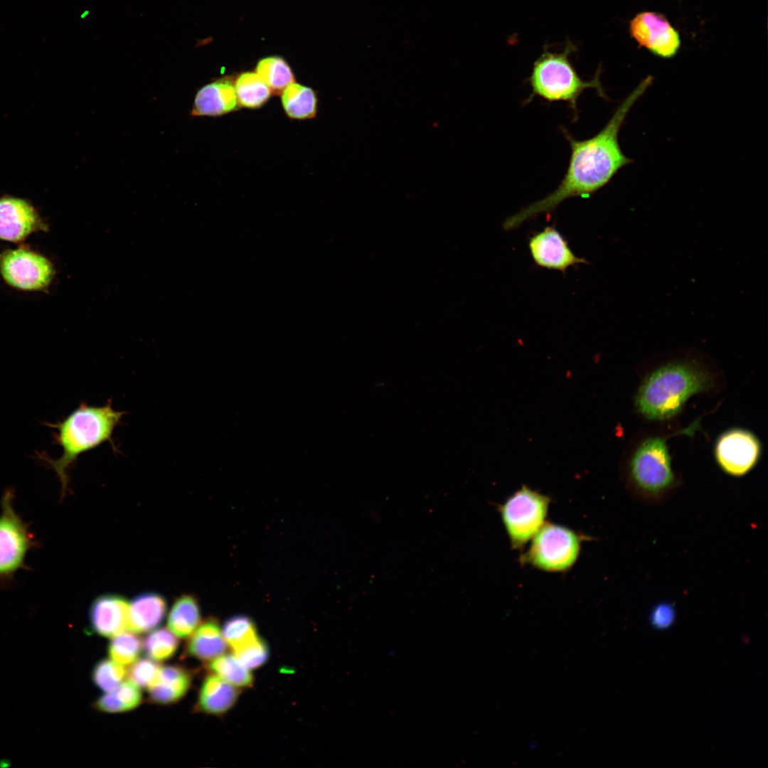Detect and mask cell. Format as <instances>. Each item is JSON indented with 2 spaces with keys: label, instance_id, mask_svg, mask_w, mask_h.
<instances>
[{
  "label": "cell",
  "instance_id": "obj_8",
  "mask_svg": "<svg viewBox=\"0 0 768 768\" xmlns=\"http://www.w3.org/2000/svg\"><path fill=\"white\" fill-rule=\"evenodd\" d=\"M14 496L6 490L1 500L0 580L11 579L24 568L28 553L37 545L28 524L14 509Z\"/></svg>",
  "mask_w": 768,
  "mask_h": 768
},
{
  "label": "cell",
  "instance_id": "obj_16",
  "mask_svg": "<svg viewBox=\"0 0 768 768\" xmlns=\"http://www.w3.org/2000/svg\"><path fill=\"white\" fill-rule=\"evenodd\" d=\"M167 603L159 593L146 592L134 597L129 603L127 629L134 633H144L156 629L164 620Z\"/></svg>",
  "mask_w": 768,
  "mask_h": 768
},
{
  "label": "cell",
  "instance_id": "obj_13",
  "mask_svg": "<svg viewBox=\"0 0 768 768\" xmlns=\"http://www.w3.org/2000/svg\"><path fill=\"white\" fill-rule=\"evenodd\" d=\"M530 254L538 267L562 272L570 267L588 262L572 252L567 240L554 227L547 226L534 233L528 241Z\"/></svg>",
  "mask_w": 768,
  "mask_h": 768
},
{
  "label": "cell",
  "instance_id": "obj_18",
  "mask_svg": "<svg viewBox=\"0 0 768 768\" xmlns=\"http://www.w3.org/2000/svg\"><path fill=\"white\" fill-rule=\"evenodd\" d=\"M188 638L186 654L201 661L213 660L223 654L228 646L217 621L212 618L199 624Z\"/></svg>",
  "mask_w": 768,
  "mask_h": 768
},
{
  "label": "cell",
  "instance_id": "obj_6",
  "mask_svg": "<svg viewBox=\"0 0 768 768\" xmlns=\"http://www.w3.org/2000/svg\"><path fill=\"white\" fill-rule=\"evenodd\" d=\"M530 541L521 563L547 572H564L577 561L582 539L569 528L545 522Z\"/></svg>",
  "mask_w": 768,
  "mask_h": 768
},
{
  "label": "cell",
  "instance_id": "obj_29",
  "mask_svg": "<svg viewBox=\"0 0 768 768\" xmlns=\"http://www.w3.org/2000/svg\"><path fill=\"white\" fill-rule=\"evenodd\" d=\"M222 633L227 644L234 649L257 636L252 622L246 617L238 616L226 622Z\"/></svg>",
  "mask_w": 768,
  "mask_h": 768
},
{
  "label": "cell",
  "instance_id": "obj_2",
  "mask_svg": "<svg viewBox=\"0 0 768 768\" xmlns=\"http://www.w3.org/2000/svg\"><path fill=\"white\" fill-rule=\"evenodd\" d=\"M125 412L115 410L111 400L102 406H91L86 402L72 411L63 420L48 424L56 430L54 439L62 447L63 454L57 459L41 454L39 458L56 473L61 484L62 497L69 484V470L82 454L105 442L114 447L112 436Z\"/></svg>",
  "mask_w": 768,
  "mask_h": 768
},
{
  "label": "cell",
  "instance_id": "obj_19",
  "mask_svg": "<svg viewBox=\"0 0 768 768\" xmlns=\"http://www.w3.org/2000/svg\"><path fill=\"white\" fill-rule=\"evenodd\" d=\"M238 695L237 687L214 673L210 674L201 687L196 708L205 713L220 715L233 705Z\"/></svg>",
  "mask_w": 768,
  "mask_h": 768
},
{
  "label": "cell",
  "instance_id": "obj_9",
  "mask_svg": "<svg viewBox=\"0 0 768 768\" xmlns=\"http://www.w3.org/2000/svg\"><path fill=\"white\" fill-rule=\"evenodd\" d=\"M0 274L9 286L23 291H46L55 270L44 255L19 246L0 253Z\"/></svg>",
  "mask_w": 768,
  "mask_h": 768
},
{
  "label": "cell",
  "instance_id": "obj_15",
  "mask_svg": "<svg viewBox=\"0 0 768 768\" xmlns=\"http://www.w3.org/2000/svg\"><path fill=\"white\" fill-rule=\"evenodd\" d=\"M238 100L234 85L228 80L210 82L196 94L191 114L215 117L234 110Z\"/></svg>",
  "mask_w": 768,
  "mask_h": 768
},
{
  "label": "cell",
  "instance_id": "obj_12",
  "mask_svg": "<svg viewBox=\"0 0 768 768\" xmlns=\"http://www.w3.org/2000/svg\"><path fill=\"white\" fill-rule=\"evenodd\" d=\"M48 231V225L26 199L0 197V240L21 242L34 233Z\"/></svg>",
  "mask_w": 768,
  "mask_h": 768
},
{
  "label": "cell",
  "instance_id": "obj_7",
  "mask_svg": "<svg viewBox=\"0 0 768 768\" xmlns=\"http://www.w3.org/2000/svg\"><path fill=\"white\" fill-rule=\"evenodd\" d=\"M550 502L548 496L523 486L498 506L513 549L523 548L545 523Z\"/></svg>",
  "mask_w": 768,
  "mask_h": 768
},
{
  "label": "cell",
  "instance_id": "obj_33",
  "mask_svg": "<svg viewBox=\"0 0 768 768\" xmlns=\"http://www.w3.org/2000/svg\"><path fill=\"white\" fill-rule=\"evenodd\" d=\"M10 763L6 759H2L0 761V767H8Z\"/></svg>",
  "mask_w": 768,
  "mask_h": 768
},
{
  "label": "cell",
  "instance_id": "obj_17",
  "mask_svg": "<svg viewBox=\"0 0 768 768\" xmlns=\"http://www.w3.org/2000/svg\"><path fill=\"white\" fill-rule=\"evenodd\" d=\"M191 683V675L185 668L160 667L157 676L148 688L149 699L160 705L174 703L186 693Z\"/></svg>",
  "mask_w": 768,
  "mask_h": 768
},
{
  "label": "cell",
  "instance_id": "obj_27",
  "mask_svg": "<svg viewBox=\"0 0 768 768\" xmlns=\"http://www.w3.org/2000/svg\"><path fill=\"white\" fill-rule=\"evenodd\" d=\"M178 646L176 636L166 628H161L149 633L143 642L146 654L155 661L170 658Z\"/></svg>",
  "mask_w": 768,
  "mask_h": 768
},
{
  "label": "cell",
  "instance_id": "obj_23",
  "mask_svg": "<svg viewBox=\"0 0 768 768\" xmlns=\"http://www.w3.org/2000/svg\"><path fill=\"white\" fill-rule=\"evenodd\" d=\"M234 87L238 102L247 108L261 107L272 93L270 87L256 73H242L237 78Z\"/></svg>",
  "mask_w": 768,
  "mask_h": 768
},
{
  "label": "cell",
  "instance_id": "obj_21",
  "mask_svg": "<svg viewBox=\"0 0 768 768\" xmlns=\"http://www.w3.org/2000/svg\"><path fill=\"white\" fill-rule=\"evenodd\" d=\"M281 100L284 112L292 119H311L316 115L317 98L309 87L292 82L282 90Z\"/></svg>",
  "mask_w": 768,
  "mask_h": 768
},
{
  "label": "cell",
  "instance_id": "obj_30",
  "mask_svg": "<svg viewBox=\"0 0 768 768\" xmlns=\"http://www.w3.org/2000/svg\"><path fill=\"white\" fill-rule=\"evenodd\" d=\"M233 651L235 657L250 670L262 666L268 656L267 646L258 636L233 649Z\"/></svg>",
  "mask_w": 768,
  "mask_h": 768
},
{
  "label": "cell",
  "instance_id": "obj_3",
  "mask_svg": "<svg viewBox=\"0 0 768 768\" xmlns=\"http://www.w3.org/2000/svg\"><path fill=\"white\" fill-rule=\"evenodd\" d=\"M713 385L710 373L699 364L668 363L645 378L635 404L638 411L647 419L667 420L678 413L690 396L708 391Z\"/></svg>",
  "mask_w": 768,
  "mask_h": 768
},
{
  "label": "cell",
  "instance_id": "obj_4",
  "mask_svg": "<svg viewBox=\"0 0 768 768\" xmlns=\"http://www.w3.org/2000/svg\"><path fill=\"white\" fill-rule=\"evenodd\" d=\"M576 50V46L570 40L566 41L561 52L550 51L545 46L542 54L533 63L527 79L531 94L524 105L530 102L534 97H541L548 102H565L572 112L575 122L578 118L577 100L585 90L594 88L599 97L607 98L599 80L600 68L589 81L582 79L577 73L570 60V55Z\"/></svg>",
  "mask_w": 768,
  "mask_h": 768
},
{
  "label": "cell",
  "instance_id": "obj_32",
  "mask_svg": "<svg viewBox=\"0 0 768 768\" xmlns=\"http://www.w3.org/2000/svg\"><path fill=\"white\" fill-rule=\"evenodd\" d=\"M676 617L673 604L668 602H662L654 605L651 610L649 622L654 629L664 630L673 624Z\"/></svg>",
  "mask_w": 768,
  "mask_h": 768
},
{
  "label": "cell",
  "instance_id": "obj_1",
  "mask_svg": "<svg viewBox=\"0 0 768 768\" xmlns=\"http://www.w3.org/2000/svg\"><path fill=\"white\" fill-rule=\"evenodd\" d=\"M652 81L650 75L642 80L618 106L603 129L590 138L577 140L567 129L560 127L571 149L563 178L545 198L507 218L503 228L506 230L518 228L540 214L555 210L567 199L589 198L609 183L621 169L631 164L632 160L625 156L619 144V133L631 108Z\"/></svg>",
  "mask_w": 768,
  "mask_h": 768
},
{
  "label": "cell",
  "instance_id": "obj_14",
  "mask_svg": "<svg viewBox=\"0 0 768 768\" xmlns=\"http://www.w3.org/2000/svg\"><path fill=\"white\" fill-rule=\"evenodd\" d=\"M129 602L117 594L96 597L90 609V622L94 631L105 637L114 636L127 628Z\"/></svg>",
  "mask_w": 768,
  "mask_h": 768
},
{
  "label": "cell",
  "instance_id": "obj_20",
  "mask_svg": "<svg viewBox=\"0 0 768 768\" xmlns=\"http://www.w3.org/2000/svg\"><path fill=\"white\" fill-rule=\"evenodd\" d=\"M200 608L195 597L184 594L174 600L167 622L169 629L176 636L188 638L200 624Z\"/></svg>",
  "mask_w": 768,
  "mask_h": 768
},
{
  "label": "cell",
  "instance_id": "obj_24",
  "mask_svg": "<svg viewBox=\"0 0 768 768\" xmlns=\"http://www.w3.org/2000/svg\"><path fill=\"white\" fill-rule=\"evenodd\" d=\"M211 671L226 682L238 688L249 687L252 676L234 654H222L210 662Z\"/></svg>",
  "mask_w": 768,
  "mask_h": 768
},
{
  "label": "cell",
  "instance_id": "obj_31",
  "mask_svg": "<svg viewBox=\"0 0 768 768\" xmlns=\"http://www.w3.org/2000/svg\"><path fill=\"white\" fill-rule=\"evenodd\" d=\"M156 661L150 658H140L132 663L127 671L129 680L140 688H149L160 669Z\"/></svg>",
  "mask_w": 768,
  "mask_h": 768
},
{
  "label": "cell",
  "instance_id": "obj_26",
  "mask_svg": "<svg viewBox=\"0 0 768 768\" xmlns=\"http://www.w3.org/2000/svg\"><path fill=\"white\" fill-rule=\"evenodd\" d=\"M142 648L143 641L140 636L132 631H123L113 636L108 653L113 661L127 666L137 659Z\"/></svg>",
  "mask_w": 768,
  "mask_h": 768
},
{
  "label": "cell",
  "instance_id": "obj_11",
  "mask_svg": "<svg viewBox=\"0 0 768 768\" xmlns=\"http://www.w3.org/2000/svg\"><path fill=\"white\" fill-rule=\"evenodd\" d=\"M760 454V444L756 437L744 430L735 429L724 433L718 440L715 457L719 466L727 474L740 476L756 464Z\"/></svg>",
  "mask_w": 768,
  "mask_h": 768
},
{
  "label": "cell",
  "instance_id": "obj_25",
  "mask_svg": "<svg viewBox=\"0 0 768 768\" xmlns=\"http://www.w3.org/2000/svg\"><path fill=\"white\" fill-rule=\"evenodd\" d=\"M256 73L267 84L271 91L279 93L294 82V75L287 63L281 58L269 57L259 61Z\"/></svg>",
  "mask_w": 768,
  "mask_h": 768
},
{
  "label": "cell",
  "instance_id": "obj_5",
  "mask_svg": "<svg viewBox=\"0 0 768 768\" xmlns=\"http://www.w3.org/2000/svg\"><path fill=\"white\" fill-rule=\"evenodd\" d=\"M700 419L684 430L664 437L644 440L634 453L629 466V481L636 496L646 503H659L676 486L666 439L678 434L692 436L699 427Z\"/></svg>",
  "mask_w": 768,
  "mask_h": 768
},
{
  "label": "cell",
  "instance_id": "obj_22",
  "mask_svg": "<svg viewBox=\"0 0 768 768\" xmlns=\"http://www.w3.org/2000/svg\"><path fill=\"white\" fill-rule=\"evenodd\" d=\"M142 700L140 687L129 680L122 681L115 689L100 697L94 706L100 711L115 713L133 710Z\"/></svg>",
  "mask_w": 768,
  "mask_h": 768
},
{
  "label": "cell",
  "instance_id": "obj_10",
  "mask_svg": "<svg viewBox=\"0 0 768 768\" xmlns=\"http://www.w3.org/2000/svg\"><path fill=\"white\" fill-rule=\"evenodd\" d=\"M629 31L639 46L658 57L673 58L680 49L679 33L662 14L655 11L638 13L630 21Z\"/></svg>",
  "mask_w": 768,
  "mask_h": 768
},
{
  "label": "cell",
  "instance_id": "obj_28",
  "mask_svg": "<svg viewBox=\"0 0 768 768\" xmlns=\"http://www.w3.org/2000/svg\"><path fill=\"white\" fill-rule=\"evenodd\" d=\"M127 675L124 666L112 660L99 661L92 671V680L96 686L105 692L115 689Z\"/></svg>",
  "mask_w": 768,
  "mask_h": 768
}]
</instances>
